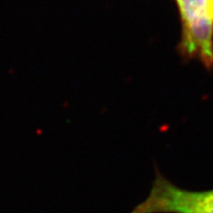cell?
I'll use <instances>...</instances> for the list:
<instances>
[{
	"instance_id": "cell-1",
	"label": "cell",
	"mask_w": 213,
	"mask_h": 213,
	"mask_svg": "<svg viewBox=\"0 0 213 213\" xmlns=\"http://www.w3.org/2000/svg\"><path fill=\"white\" fill-rule=\"evenodd\" d=\"M130 213H213V189L187 190L157 173L148 196Z\"/></svg>"
},
{
	"instance_id": "cell-2",
	"label": "cell",
	"mask_w": 213,
	"mask_h": 213,
	"mask_svg": "<svg viewBox=\"0 0 213 213\" xmlns=\"http://www.w3.org/2000/svg\"><path fill=\"white\" fill-rule=\"evenodd\" d=\"M182 22V48L206 65L213 63V20L207 0H177Z\"/></svg>"
},
{
	"instance_id": "cell-3",
	"label": "cell",
	"mask_w": 213,
	"mask_h": 213,
	"mask_svg": "<svg viewBox=\"0 0 213 213\" xmlns=\"http://www.w3.org/2000/svg\"><path fill=\"white\" fill-rule=\"evenodd\" d=\"M207 2H208V8H209L210 16H211L212 20H213V0H207Z\"/></svg>"
}]
</instances>
